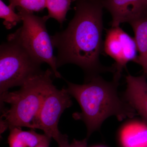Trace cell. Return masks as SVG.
Instances as JSON below:
<instances>
[{
    "mask_svg": "<svg viewBox=\"0 0 147 147\" xmlns=\"http://www.w3.org/2000/svg\"><path fill=\"white\" fill-rule=\"evenodd\" d=\"M119 81L113 79L107 82L99 75L82 85L65 80L67 84L66 89L76 99L81 108V113L74 114V118L83 121L86 124L87 139L109 117L115 116L122 121L137 115L136 111L119 96Z\"/></svg>",
    "mask_w": 147,
    "mask_h": 147,
    "instance_id": "2",
    "label": "cell"
},
{
    "mask_svg": "<svg viewBox=\"0 0 147 147\" xmlns=\"http://www.w3.org/2000/svg\"><path fill=\"white\" fill-rule=\"evenodd\" d=\"M72 105L71 96L66 88L58 90L53 86L45 96L35 123V129H41L44 134L57 142L61 136L58 128L61 116Z\"/></svg>",
    "mask_w": 147,
    "mask_h": 147,
    "instance_id": "6",
    "label": "cell"
},
{
    "mask_svg": "<svg viewBox=\"0 0 147 147\" xmlns=\"http://www.w3.org/2000/svg\"><path fill=\"white\" fill-rule=\"evenodd\" d=\"M51 139V138L50 137L45 135V138L39 143V144L36 147H49Z\"/></svg>",
    "mask_w": 147,
    "mask_h": 147,
    "instance_id": "18",
    "label": "cell"
},
{
    "mask_svg": "<svg viewBox=\"0 0 147 147\" xmlns=\"http://www.w3.org/2000/svg\"><path fill=\"white\" fill-rule=\"evenodd\" d=\"M112 16V27L130 24L147 12V0H101Z\"/></svg>",
    "mask_w": 147,
    "mask_h": 147,
    "instance_id": "8",
    "label": "cell"
},
{
    "mask_svg": "<svg viewBox=\"0 0 147 147\" xmlns=\"http://www.w3.org/2000/svg\"><path fill=\"white\" fill-rule=\"evenodd\" d=\"M76 0H46L48 11V18H54L59 23L61 27L66 20V16L71 9V3Z\"/></svg>",
    "mask_w": 147,
    "mask_h": 147,
    "instance_id": "13",
    "label": "cell"
},
{
    "mask_svg": "<svg viewBox=\"0 0 147 147\" xmlns=\"http://www.w3.org/2000/svg\"><path fill=\"white\" fill-rule=\"evenodd\" d=\"M87 138L80 141L74 139L71 143V145L72 147H87Z\"/></svg>",
    "mask_w": 147,
    "mask_h": 147,
    "instance_id": "17",
    "label": "cell"
},
{
    "mask_svg": "<svg viewBox=\"0 0 147 147\" xmlns=\"http://www.w3.org/2000/svg\"><path fill=\"white\" fill-rule=\"evenodd\" d=\"M75 13L67 28L51 36L58 51V68L66 64L79 66L86 75L87 82L102 72H113L112 67L100 63L103 49L101 0H76Z\"/></svg>",
    "mask_w": 147,
    "mask_h": 147,
    "instance_id": "1",
    "label": "cell"
},
{
    "mask_svg": "<svg viewBox=\"0 0 147 147\" xmlns=\"http://www.w3.org/2000/svg\"><path fill=\"white\" fill-rule=\"evenodd\" d=\"M16 8L22 17L23 25L8 37L18 41L40 63L48 64L55 77L61 78L57 70V58L53 54L51 36L46 28L49 19L47 15L40 17L21 7Z\"/></svg>",
    "mask_w": 147,
    "mask_h": 147,
    "instance_id": "4",
    "label": "cell"
},
{
    "mask_svg": "<svg viewBox=\"0 0 147 147\" xmlns=\"http://www.w3.org/2000/svg\"><path fill=\"white\" fill-rule=\"evenodd\" d=\"M119 138L122 147L145 146L147 144V123L143 120H129L121 127Z\"/></svg>",
    "mask_w": 147,
    "mask_h": 147,
    "instance_id": "10",
    "label": "cell"
},
{
    "mask_svg": "<svg viewBox=\"0 0 147 147\" xmlns=\"http://www.w3.org/2000/svg\"><path fill=\"white\" fill-rule=\"evenodd\" d=\"M9 5L15 8L19 7L30 12H41L46 7V0H9Z\"/></svg>",
    "mask_w": 147,
    "mask_h": 147,
    "instance_id": "15",
    "label": "cell"
},
{
    "mask_svg": "<svg viewBox=\"0 0 147 147\" xmlns=\"http://www.w3.org/2000/svg\"><path fill=\"white\" fill-rule=\"evenodd\" d=\"M53 75L52 69H48L29 79L18 90L1 94V102L10 105L3 111L1 133L14 127L35 129L36 119L45 96L54 86Z\"/></svg>",
    "mask_w": 147,
    "mask_h": 147,
    "instance_id": "3",
    "label": "cell"
},
{
    "mask_svg": "<svg viewBox=\"0 0 147 147\" xmlns=\"http://www.w3.org/2000/svg\"><path fill=\"white\" fill-rule=\"evenodd\" d=\"M8 137L9 147H36L45 137V134L36 133L34 129L24 131L21 127L10 129Z\"/></svg>",
    "mask_w": 147,
    "mask_h": 147,
    "instance_id": "12",
    "label": "cell"
},
{
    "mask_svg": "<svg viewBox=\"0 0 147 147\" xmlns=\"http://www.w3.org/2000/svg\"><path fill=\"white\" fill-rule=\"evenodd\" d=\"M41 64L18 41L7 36V42L0 46L1 94L41 73Z\"/></svg>",
    "mask_w": 147,
    "mask_h": 147,
    "instance_id": "5",
    "label": "cell"
},
{
    "mask_svg": "<svg viewBox=\"0 0 147 147\" xmlns=\"http://www.w3.org/2000/svg\"><path fill=\"white\" fill-rule=\"evenodd\" d=\"M58 143V147H72L69 142L68 136L66 134H62Z\"/></svg>",
    "mask_w": 147,
    "mask_h": 147,
    "instance_id": "16",
    "label": "cell"
},
{
    "mask_svg": "<svg viewBox=\"0 0 147 147\" xmlns=\"http://www.w3.org/2000/svg\"><path fill=\"white\" fill-rule=\"evenodd\" d=\"M106 55L115 61L112 66L115 79L119 80L123 69L130 61L136 62L138 50L134 38L120 28L111 27L106 32L103 49Z\"/></svg>",
    "mask_w": 147,
    "mask_h": 147,
    "instance_id": "7",
    "label": "cell"
},
{
    "mask_svg": "<svg viewBox=\"0 0 147 147\" xmlns=\"http://www.w3.org/2000/svg\"><path fill=\"white\" fill-rule=\"evenodd\" d=\"M0 17L4 19L3 24L7 30H10L22 21V17L15 12V8L7 6L0 0Z\"/></svg>",
    "mask_w": 147,
    "mask_h": 147,
    "instance_id": "14",
    "label": "cell"
},
{
    "mask_svg": "<svg viewBox=\"0 0 147 147\" xmlns=\"http://www.w3.org/2000/svg\"><path fill=\"white\" fill-rule=\"evenodd\" d=\"M147 76L128 74L123 99L147 123Z\"/></svg>",
    "mask_w": 147,
    "mask_h": 147,
    "instance_id": "9",
    "label": "cell"
},
{
    "mask_svg": "<svg viewBox=\"0 0 147 147\" xmlns=\"http://www.w3.org/2000/svg\"><path fill=\"white\" fill-rule=\"evenodd\" d=\"M134 31L139 55L135 63L142 67L147 76V12L129 24Z\"/></svg>",
    "mask_w": 147,
    "mask_h": 147,
    "instance_id": "11",
    "label": "cell"
},
{
    "mask_svg": "<svg viewBox=\"0 0 147 147\" xmlns=\"http://www.w3.org/2000/svg\"><path fill=\"white\" fill-rule=\"evenodd\" d=\"M92 147H105L104 146H94Z\"/></svg>",
    "mask_w": 147,
    "mask_h": 147,
    "instance_id": "19",
    "label": "cell"
}]
</instances>
